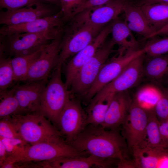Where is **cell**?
Here are the masks:
<instances>
[{
  "mask_svg": "<svg viewBox=\"0 0 168 168\" xmlns=\"http://www.w3.org/2000/svg\"><path fill=\"white\" fill-rule=\"evenodd\" d=\"M147 120V110L142 107L135 100H132L128 114L122 125L121 133L127 148L132 152L144 139Z\"/></svg>",
  "mask_w": 168,
  "mask_h": 168,
  "instance_id": "9",
  "label": "cell"
},
{
  "mask_svg": "<svg viewBox=\"0 0 168 168\" xmlns=\"http://www.w3.org/2000/svg\"><path fill=\"white\" fill-rule=\"evenodd\" d=\"M62 33L44 47L30 67L25 82L48 80L50 72L58 64Z\"/></svg>",
  "mask_w": 168,
  "mask_h": 168,
  "instance_id": "10",
  "label": "cell"
},
{
  "mask_svg": "<svg viewBox=\"0 0 168 168\" xmlns=\"http://www.w3.org/2000/svg\"><path fill=\"white\" fill-rule=\"evenodd\" d=\"M159 128L162 138L168 147V120L159 122Z\"/></svg>",
  "mask_w": 168,
  "mask_h": 168,
  "instance_id": "37",
  "label": "cell"
},
{
  "mask_svg": "<svg viewBox=\"0 0 168 168\" xmlns=\"http://www.w3.org/2000/svg\"><path fill=\"white\" fill-rule=\"evenodd\" d=\"M124 0H111L100 6L90 9L89 19L93 24L105 26L118 18L123 12Z\"/></svg>",
  "mask_w": 168,
  "mask_h": 168,
  "instance_id": "22",
  "label": "cell"
},
{
  "mask_svg": "<svg viewBox=\"0 0 168 168\" xmlns=\"http://www.w3.org/2000/svg\"><path fill=\"white\" fill-rule=\"evenodd\" d=\"M148 42L144 47L147 57H151L168 53V37L155 39Z\"/></svg>",
  "mask_w": 168,
  "mask_h": 168,
  "instance_id": "31",
  "label": "cell"
},
{
  "mask_svg": "<svg viewBox=\"0 0 168 168\" xmlns=\"http://www.w3.org/2000/svg\"><path fill=\"white\" fill-rule=\"evenodd\" d=\"M51 9L42 2L19 9L2 11L0 13V24L12 26L30 22L50 16Z\"/></svg>",
  "mask_w": 168,
  "mask_h": 168,
  "instance_id": "16",
  "label": "cell"
},
{
  "mask_svg": "<svg viewBox=\"0 0 168 168\" xmlns=\"http://www.w3.org/2000/svg\"><path fill=\"white\" fill-rule=\"evenodd\" d=\"M22 139L32 145L63 139L59 131L40 112L10 116Z\"/></svg>",
  "mask_w": 168,
  "mask_h": 168,
  "instance_id": "3",
  "label": "cell"
},
{
  "mask_svg": "<svg viewBox=\"0 0 168 168\" xmlns=\"http://www.w3.org/2000/svg\"><path fill=\"white\" fill-rule=\"evenodd\" d=\"M61 12L17 25H3L0 29L1 36L17 33L48 31L57 34L63 32V22Z\"/></svg>",
  "mask_w": 168,
  "mask_h": 168,
  "instance_id": "14",
  "label": "cell"
},
{
  "mask_svg": "<svg viewBox=\"0 0 168 168\" xmlns=\"http://www.w3.org/2000/svg\"><path fill=\"white\" fill-rule=\"evenodd\" d=\"M115 45L111 39L106 41L86 61L72 81L70 87V94L84 98L95 82Z\"/></svg>",
  "mask_w": 168,
  "mask_h": 168,
  "instance_id": "5",
  "label": "cell"
},
{
  "mask_svg": "<svg viewBox=\"0 0 168 168\" xmlns=\"http://www.w3.org/2000/svg\"><path fill=\"white\" fill-rule=\"evenodd\" d=\"M164 148H151L136 147L132 152L134 167L143 168H157L161 156L167 151Z\"/></svg>",
  "mask_w": 168,
  "mask_h": 168,
  "instance_id": "25",
  "label": "cell"
},
{
  "mask_svg": "<svg viewBox=\"0 0 168 168\" xmlns=\"http://www.w3.org/2000/svg\"><path fill=\"white\" fill-rule=\"evenodd\" d=\"M87 0H59L61 12L64 21L70 20L75 10L82 5Z\"/></svg>",
  "mask_w": 168,
  "mask_h": 168,
  "instance_id": "33",
  "label": "cell"
},
{
  "mask_svg": "<svg viewBox=\"0 0 168 168\" xmlns=\"http://www.w3.org/2000/svg\"><path fill=\"white\" fill-rule=\"evenodd\" d=\"M158 3H168V0H140L138 1V5L151 4Z\"/></svg>",
  "mask_w": 168,
  "mask_h": 168,
  "instance_id": "40",
  "label": "cell"
},
{
  "mask_svg": "<svg viewBox=\"0 0 168 168\" xmlns=\"http://www.w3.org/2000/svg\"><path fill=\"white\" fill-rule=\"evenodd\" d=\"M48 31L38 33H17L3 36L4 41L0 47L12 56L32 53L49 43L61 35Z\"/></svg>",
  "mask_w": 168,
  "mask_h": 168,
  "instance_id": "7",
  "label": "cell"
},
{
  "mask_svg": "<svg viewBox=\"0 0 168 168\" xmlns=\"http://www.w3.org/2000/svg\"><path fill=\"white\" fill-rule=\"evenodd\" d=\"M161 95L154 110L159 122L168 120V92L165 87L161 88Z\"/></svg>",
  "mask_w": 168,
  "mask_h": 168,
  "instance_id": "32",
  "label": "cell"
},
{
  "mask_svg": "<svg viewBox=\"0 0 168 168\" xmlns=\"http://www.w3.org/2000/svg\"><path fill=\"white\" fill-rule=\"evenodd\" d=\"M68 143L86 155L106 159H125L128 148L118 128L108 130L101 125H87Z\"/></svg>",
  "mask_w": 168,
  "mask_h": 168,
  "instance_id": "1",
  "label": "cell"
},
{
  "mask_svg": "<svg viewBox=\"0 0 168 168\" xmlns=\"http://www.w3.org/2000/svg\"><path fill=\"white\" fill-rule=\"evenodd\" d=\"M165 89L166 91L168 92V85L166 86V87H165Z\"/></svg>",
  "mask_w": 168,
  "mask_h": 168,
  "instance_id": "43",
  "label": "cell"
},
{
  "mask_svg": "<svg viewBox=\"0 0 168 168\" xmlns=\"http://www.w3.org/2000/svg\"><path fill=\"white\" fill-rule=\"evenodd\" d=\"M0 137L9 138H21L15 125L11 121L10 116L0 119Z\"/></svg>",
  "mask_w": 168,
  "mask_h": 168,
  "instance_id": "34",
  "label": "cell"
},
{
  "mask_svg": "<svg viewBox=\"0 0 168 168\" xmlns=\"http://www.w3.org/2000/svg\"><path fill=\"white\" fill-rule=\"evenodd\" d=\"M62 65L59 63L55 68L43 92L40 103V112L55 125L70 98V92L62 79Z\"/></svg>",
  "mask_w": 168,
  "mask_h": 168,
  "instance_id": "4",
  "label": "cell"
},
{
  "mask_svg": "<svg viewBox=\"0 0 168 168\" xmlns=\"http://www.w3.org/2000/svg\"><path fill=\"white\" fill-rule=\"evenodd\" d=\"M87 115L78 100H68L59 116L57 125L62 136L68 143L80 133L87 125Z\"/></svg>",
  "mask_w": 168,
  "mask_h": 168,
  "instance_id": "12",
  "label": "cell"
},
{
  "mask_svg": "<svg viewBox=\"0 0 168 168\" xmlns=\"http://www.w3.org/2000/svg\"><path fill=\"white\" fill-rule=\"evenodd\" d=\"M111 33V40L119 47V54L122 55L128 51L140 49L139 43L124 21L119 19V17L113 21Z\"/></svg>",
  "mask_w": 168,
  "mask_h": 168,
  "instance_id": "21",
  "label": "cell"
},
{
  "mask_svg": "<svg viewBox=\"0 0 168 168\" xmlns=\"http://www.w3.org/2000/svg\"><path fill=\"white\" fill-rule=\"evenodd\" d=\"M123 12L125 23L132 31L146 39H150L155 32L142 11L140 6L126 1Z\"/></svg>",
  "mask_w": 168,
  "mask_h": 168,
  "instance_id": "19",
  "label": "cell"
},
{
  "mask_svg": "<svg viewBox=\"0 0 168 168\" xmlns=\"http://www.w3.org/2000/svg\"><path fill=\"white\" fill-rule=\"evenodd\" d=\"M44 46L32 53L11 59L15 82L25 81L30 67L39 57Z\"/></svg>",
  "mask_w": 168,
  "mask_h": 168,
  "instance_id": "27",
  "label": "cell"
},
{
  "mask_svg": "<svg viewBox=\"0 0 168 168\" xmlns=\"http://www.w3.org/2000/svg\"><path fill=\"white\" fill-rule=\"evenodd\" d=\"M42 0H0L1 8L13 10L36 4Z\"/></svg>",
  "mask_w": 168,
  "mask_h": 168,
  "instance_id": "35",
  "label": "cell"
},
{
  "mask_svg": "<svg viewBox=\"0 0 168 168\" xmlns=\"http://www.w3.org/2000/svg\"><path fill=\"white\" fill-rule=\"evenodd\" d=\"M145 58L144 53L133 59L117 77L105 86L94 96H113L116 93L127 91L136 85L143 77Z\"/></svg>",
  "mask_w": 168,
  "mask_h": 168,
  "instance_id": "11",
  "label": "cell"
},
{
  "mask_svg": "<svg viewBox=\"0 0 168 168\" xmlns=\"http://www.w3.org/2000/svg\"><path fill=\"white\" fill-rule=\"evenodd\" d=\"M139 6L155 32L168 24V3H158Z\"/></svg>",
  "mask_w": 168,
  "mask_h": 168,
  "instance_id": "24",
  "label": "cell"
},
{
  "mask_svg": "<svg viewBox=\"0 0 168 168\" xmlns=\"http://www.w3.org/2000/svg\"><path fill=\"white\" fill-rule=\"evenodd\" d=\"M0 140L6 147L7 156L12 157H15L19 155L30 145L24 140L20 138H9L0 137Z\"/></svg>",
  "mask_w": 168,
  "mask_h": 168,
  "instance_id": "30",
  "label": "cell"
},
{
  "mask_svg": "<svg viewBox=\"0 0 168 168\" xmlns=\"http://www.w3.org/2000/svg\"><path fill=\"white\" fill-rule=\"evenodd\" d=\"M127 91L115 93L101 125L106 129H114L122 125L126 118L132 103Z\"/></svg>",
  "mask_w": 168,
  "mask_h": 168,
  "instance_id": "17",
  "label": "cell"
},
{
  "mask_svg": "<svg viewBox=\"0 0 168 168\" xmlns=\"http://www.w3.org/2000/svg\"><path fill=\"white\" fill-rule=\"evenodd\" d=\"M143 77L161 87L168 85V53L147 57L143 64Z\"/></svg>",
  "mask_w": 168,
  "mask_h": 168,
  "instance_id": "20",
  "label": "cell"
},
{
  "mask_svg": "<svg viewBox=\"0 0 168 168\" xmlns=\"http://www.w3.org/2000/svg\"><path fill=\"white\" fill-rule=\"evenodd\" d=\"M48 80L27 82L12 88L19 106L20 114L40 112L43 92Z\"/></svg>",
  "mask_w": 168,
  "mask_h": 168,
  "instance_id": "15",
  "label": "cell"
},
{
  "mask_svg": "<svg viewBox=\"0 0 168 168\" xmlns=\"http://www.w3.org/2000/svg\"><path fill=\"white\" fill-rule=\"evenodd\" d=\"M168 35V24L160 30L155 32L151 36L150 38L157 35Z\"/></svg>",
  "mask_w": 168,
  "mask_h": 168,
  "instance_id": "41",
  "label": "cell"
},
{
  "mask_svg": "<svg viewBox=\"0 0 168 168\" xmlns=\"http://www.w3.org/2000/svg\"><path fill=\"white\" fill-rule=\"evenodd\" d=\"M125 0V1H128L129 0ZM138 0V1H140V0Z\"/></svg>",
  "mask_w": 168,
  "mask_h": 168,
  "instance_id": "44",
  "label": "cell"
},
{
  "mask_svg": "<svg viewBox=\"0 0 168 168\" xmlns=\"http://www.w3.org/2000/svg\"><path fill=\"white\" fill-rule=\"evenodd\" d=\"M0 47V91L7 90L15 81L10 58Z\"/></svg>",
  "mask_w": 168,
  "mask_h": 168,
  "instance_id": "29",
  "label": "cell"
},
{
  "mask_svg": "<svg viewBox=\"0 0 168 168\" xmlns=\"http://www.w3.org/2000/svg\"><path fill=\"white\" fill-rule=\"evenodd\" d=\"M147 112L148 120L145 136L142 142L138 147L167 149L168 147L163 141L160 134L159 122L154 108L147 110Z\"/></svg>",
  "mask_w": 168,
  "mask_h": 168,
  "instance_id": "23",
  "label": "cell"
},
{
  "mask_svg": "<svg viewBox=\"0 0 168 168\" xmlns=\"http://www.w3.org/2000/svg\"><path fill=\"white\" fill-rule=\"evenodd\" d=\"M117 161L103 159L92 155L57 158L44 163V168H109Z\"/></svg>",
  "mask_w": 168,
  "mask_h": 168,
  "instance_id": "18",
  "label": "cell"
},
{
  "mask_svg": "<svg viewBox=\"0 0 168 168\" xmlns=\"http://www.w3.org/2000/svg\"><path fill=\"white\" fill-rule=\"evenodd\" d=\"M113 21L105 25L96 38L89 44L79 51L67 63L65 67L66 88L68 89L77 72L105 42L111 33Z\"/></svg>",
  "mask_w": 168,
  "mask_h": 168,
  "instance_id": "13",
  "label": "cell"
},
{
  "mask_svg": "<svg viewBox=\"0 0 168 168\" xmlns=\"http://www.w3.org/2000/svg\"><path fill=\"white\" fill-rule=\"evenodd\" d=\"M145 52L144 48L128 51L123 54H119L106 63L83 100L89 102L102 88L117 77L132 61Z\"/></svg>",
  "mask_w": 168,
  "mask_h": 168,
  "instance_id": "8",
  "label": "cell"
},
{
  "mask_svg": "<svg viewBox=\"0 0 168 168\" xmlns=\"http://www.w3.org/2000/svg\"><path fill=\"white\" fill-rule=\"evenodd\" d=\"M0 119L20 114L18 100L13 88L0 91Z\"/></svg>",
  "mask_w": 168,
  "mask_h": 168,
  "instance_id": "28",
  "label": "cell"
},
{
  "mask_svg": "<svg viewBox=\"0 0 168 168\" xmlns=\"http://www.w3.org/2000/svg\"><path fill=\"white\" fill-rule=\"evenodd\" d=\"M7 156L6 147L0 140V166L2 165Z\"/></svg>",
  "mask_w": 168,
  "mask_h": 168,
  "instance_id": "39",
  "label": "cell"
},
{
  "mask_svg": "<svg viewBox=\"0 0 168 168\" xmlns=\"http://www.w3.org/2000/svg\"><path fill=\"white\" fill-rule=\"evenodd\" d=\"M90 9L76 14L63 29L60 45L58 63L63 64L89 44L105 26L96 25L89 19Z\"/></svg>",
  "mask_w": 168,
  "mask_h": 168,
  "instance_id": "2",
  "label": "cell"
},
{
  "mask_svg": "<svg viewBox=\"0 0 168 168\" xmlns=\"http://www.w3.org/2000/svg\"><path fill=\"white\" fill-rule=\"evenodd\" d=\"M86 155L63 139L30 145L19 155L15 157H9V159L15 163L26 164L50 161L62 157Z\"/></svg>",
  "mask_w": 168,
  "mask_h": 168,
  "instance_id": "6",
  "label": "cell"
},
{
  "mask_svg": "<svg viewBox=\"0 0 168 168\" xmlns=\"http://www.w3.org/2000/svg\"><path fill=\"white\" fill-rule=\"evenodd\" d=\"M111 0H87L81 7L74 12L73 17L83 11L93 9L103 5Z\"/></svg>",
  "mask_w": 168,
  "mask_h": 168,
  "instance_id": "36",
  "label": "cell"
},
{
  "mask_svg": "<svg viewBox=\"0 0 168 168\" xmlns=\"http://www.w3.org/2000/svg\"><path fill=\"white\" fill-rule=\"evenodd\" d=\"M45 1L47 2L53 3L57 4L59 3H60L59 0H42Z\"/></svg>",
  "mask_w": 168,
  "mask_h": 168,
  "instance_id": "42",
  "label": "cell"
},
{
  "mask_svg": "<svg viewBox=\"0 0 168 168\" xmlns=\"http://www.w3.org/2000/svg\"><path fill=\"white\" fill-rule=\"evenodd\" d=\"M113 96L94 97L91 99L86 110L87 125L102 124Z\"/></svg>",
  "mask_w": 168,
  "mask_h": 168,
  "instance_id": "26",
  "label": "cell"
},
{
  "mask_svg": "<svg viewBox=\"0 0 168 168\" xmlns=\"http://www.w3.org/2000/svg\"><path fill=\"white\" fill-rule=\"evenodd\" d=\"M157 168H168V151L165 152L161 157Z\"/></svg>",
  "mask_w": 168,
  "mask_h": 168,
  "instance_id": "38",
  "label": "cell"
}]
</instances>
